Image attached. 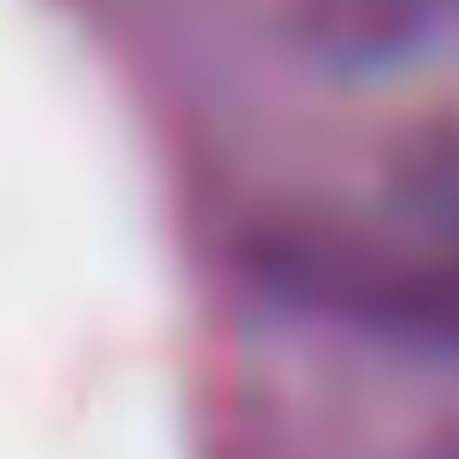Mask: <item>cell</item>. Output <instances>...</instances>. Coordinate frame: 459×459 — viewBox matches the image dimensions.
<instances>
[{
	"mask_svg": "<svg viewBox=\"0 0 459 459\" xmlns=\"http://www.w3.org/2000/svg\"><path fill=\"white\" fill-rule=\"evenodd\" d=\"M290 57L333 82H390L459 45V0H277Z\"/></svg>",
	"mask_w": 459,
	"mask_h": 459,
	"instance_id": "7a4b0ae2",
	"label": "cell"
},
{
	"mask_svg": "<svg viewBox=\"0 0 459 459\" xmlns=\"http://www.w3.org/2000/svg\"><path fill=\"white\" fill-rule=\"evenodd\" d=\"M384 214L428 233H459V108L403 126L377 164Z\"/></svg>",
	"mask_w": 459,
	"mask_h": 459,
	"instance_id": "3957f363",
	"label": "cell"
},
{
	"mask_svg": "<svg viewBox=\"0 0 459 459\" xmlns=\"http://www.w3.org/2000/svg\"><path fill=\"white\" fill-rule=\"evenodd\" d=\"M239 277L302 327L421 371H459V233L290 208L246 227Z\"/></svg>",
	"mask_w": 459,
	"mask_h": 459,
	"instance_id": "6da1fadb",
	"label": "cell"
},
{
	"mask_svg": "<svg viewBox=\"0 0 459 459\" xmlns=\"http://www.w3.org/2000/svg\"><path fill=\"white\" fill-rule=\"evenodd\" d=\"M396 459H459V415L440 421V428H428V434H415Z\"/></svg>",
	"mask_w": 459,
	"mask_h": 459,
	"instance_id": "277c9868",
	"label": "cell"
}]
</instances>
